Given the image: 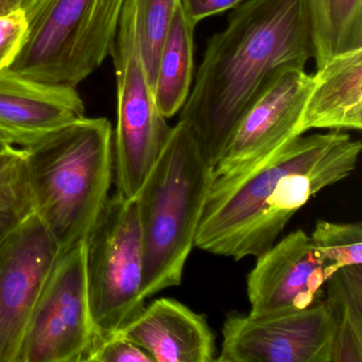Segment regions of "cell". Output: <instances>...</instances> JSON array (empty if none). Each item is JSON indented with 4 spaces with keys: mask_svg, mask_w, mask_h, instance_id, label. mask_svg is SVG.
<instances>
[{
    "mask_svg": "<svg viewBox=\"0 0 362 362\" xmlns=\"http://www.w3.org/2000/svg\"><path fill=\"white\" fill-rule=\"evenodd\" d=\"M362 144L332 130L298 135L245 168L214 179L194 247L240 260L270 249L311 197L349 177Z\"/></svg>",
    "mask_w": 362,
    "mask_h": 362,
    "instance_id": "1",
    "label": "cell"
},
{
    "mask_svg": "<svg viewBox=\"0 0 362 362\" xmlns=\"http://www.w3.org/2000/svg\"><path fill=\"white\" fill-rule=\"evenodd\" d=\"M313 57L303 0H245L207 42L180 120L215 168L237 124L281 71Z\"/></svg>",
    "mask_w": 362,
    "mask_h": 362,
    "instance_id": "2",
    "label": "cell"
},
{
    "mask_svg": "<svg viewBox=\"0 0 362 362\" xmlns=\"http://www.w3.org/2000/svg\"><path fill=\"white\" fill-rule=\"evenodd\" d=\"M113 137L107 118L83 117L22 148L35 214L61 252L86 240L109 199Z\"/></svg>",
    "mask_w": 362,
    "mask_h": 362,
    "instance_id": "3",
    "label": "cell"
},
{
    "mask_svg": "<svg viewBox=\"0 0 362 362\" xmlns=\"http://www.w3.org/2000/svg\"><path fill=\"white\" fill-rule=\"evenodd\" d=\"M214 179V168L205 160L196 135L179 120L135 196L146 300L181 285Z\"/></svg>",
    "mask_w": 362,
    "mask_h": 362,
    "instance_id": "4",
    "label": "cell"
},
{
    "mask_svg": "<svg viewBox=\"0 0 362 362\" xmlns=\"http://www.w3.org/2000/svg\"><path fill=\"white\" fill-rule=\"evenodd\" d=\"M127 0H26L27 30L8 69L76 88L111 56Z\"/></svg>",
    "mask_w": 362,
    "mask_h": 362,
    "instance_id": "5",
    "label": "cell"
},
{
    "mask_svg": "<svg viewBox=\"0 0 362 362\" xmlns=\"http://www.w3.org/2000/svg\"><path fill=\"white\" fill-rule=\"evenodd\" d=\"M86 275L97 340L117 334L145 308L135 198L116 192L107 199L86 239Z\"/></svg>",
    "mask_w": 362,
    "mask_h": 362,
    "instance_id": "6",
    "label": "cell"
},
{
    "mask_svg": "<svg viewBox=\"0 0 362 362\" xmlns=\"http://www.w3.org/2000/svg\"><path fill=\"white\" fill-rule=\"evenodd\" d=\"M110 57L117 84L114 177L117 192L133 199L162 153L171 131L156 105L144 65L137 0H127Z\"/></svg>",
    "mask_w": 362,
    "mask_h": 362,
    "instance_id": "7",
    "label": "cell"
},
{
    "mask_svg": "<svg viewBox=\"0 0 362 362\" xmlns=\"http://www.w3.org/2000/svg\"><path fill=\"white\" fill-rule=\"evenodd\" d=\"M96 340L84 240L57 258L27 326L18 362L86 361Z\"/></svg>",
    "mask_w": 362,
    "mask_h": 362,
    "instance_id": "8",
    "label": "cell"
},
{
    "mask_svg": "<svg viewBox=\"0 0 362 362\" xmlns=\"http://www.w3.org/2000/svg\"><path fill=\"white\" fill-rule=\"evenodd\" d=\"M334 324L323 300L253 317L233 311L222 327L219 362H330Z\"/></svg>",
    "mask_w": 362,
    "mask_h": 362,
    "instance_id": "9",
    "label": "cell"
},
{
    "mask_svg": "<svg viewBox=\"0 0 362 362\" xmlns=\"http://www.w3.org/2000/svg\"><path fill=\"white\" fill-rule=\"evenodd\" d=\"M60 253L35 214L0 240V362H18L33 309Z\"/></svg>",
    "mask_w": 362,
    "mask_h": 362,
    "instance_id": "10",
    "label": "cell"
},
{
    "mask_svg": "<svg viewBox=\"0 0 362 362\" xmlns=\"http://www.w3.org/2000/svg\"><path fill=\"white\" fill-rule=\"evenodd\" d=\"M313 75L305 69L281 71L254 101L214 168L215 177L245 168L300 134Z\"/></svg>",
    "mask_w": 362,
    "mask_h": 362,
    "instance_id": "11",
    "label": "cell"
},
{
    "mask_svg": "<svg viewBox=\"0 0 362 362\" xmlns=\"http://www.w3.org/2000/svg\"><path fill=\"white\" fill-rule=\"evenodd\" d=\"M256 258L247 279L250 315L300 310L321 300L327 275L305 230L290 233Z\"/></svg>",
    "mask_w": 362,
    "mask_h": 362,
    "instance_id": "12",
    "label": "cell"
},
{
    "mask_svg": "<svg viewBox=\"0 0 362 362\" xmlns=\"http://www.w3.org/2000/svg\"><path fill=\"white\" fill-rule=\"evenodd\" d=\"M86 117L77 88L0 71V136L27 148L54 131Z\"/></svg>",
    "mask_w": 362,
    "mask_h": 362,
    "instance_id": "13",
    "label": "cell"
},
{
    "mask_svg": "<svg viewBox=\"0 0 362 362\" xmlns=\"http://www.w3.org/2000/svg\"><path fill=\"white\" fill-rule=\"evenodd\" d=\"M117 334L139 345L154 362L216 361V338L206 315L175 298L145 306Z\"/></svg>",
    "mask_w": 362,
    "mask_h": 362,
    "instance_id": "14",
    "label": "cell"
},
{
    "mask_svg": "<svg viewBox=\"0 0 362 362\" xmlns=\"http://www.w3.org/2000/svg\"><path fill=\"white\" fill-rule=\"evenodd\" d=\"M313 129L361 131L362 49L334 57L313 74L300 134Z\"/></svg>",
    "mask_w": 362,
    "mask_h": 362,
    "instance_id": "15",
    "label": "cell"
},
{
    "mask_svg": "<svg viewBox=\"0 0 362 362\" xmlns=\"http://www.w3.org/2000/svg\"><path fill=\"white\" fill-rule=\"evenodd\" d=\"M194 28L179 4L160 52L153 88L156 105L166 119L181 111L192 90Z\"/></svg>",
    "mask_w": 362,
    "mask_h": 362,
    "instance_id": "16",
    "label": "cell"
},
{
    "mask_svg": "<svg viewBox=\"0 0 362 362\" xmlns=\"http://www.w3.org/2000/svg\"><path fill=\"white\" fill-rule=\"evenodd\" d=\"M322 300L334 324L330 362H362V264L330 275Z\"/></svg>",
    "mask_w": 362,
    "mask_h": 362,
    "instance_id": "17",
    "label": "cell"
},
{
    "mask_svg": "<svg viewBox=\"0 0 362 362\" xmlns=\"http://www.w3.org/2000/svg\"><path fill=\"white\" fill-rule=\"evenodd\" d=\"M315 67L362 49V0H303Z\"/></svg>",
    "mask_w": 362,
    "mask_h": 362,
    "instance_id": "18",
    "label": "cell"
},
{
    "mask_svg": "<svg viewBox=\"0 0 362 362\" xmlns=\"http://www.w3.org/2000/svg\"><path fill=\"white\" fill-rule=\"evenodd\" d=\"M35 214L24 150L0 152V240Z\"/></svg>",
    "mask_w": 362,
    "mask_h": 362,
    "instance_id": "19",
    "label": "cell"
},
{
    "mask_svg": "<svg viewBox=\"0 0 362 362\" xmlns=\"http://www.w3.org/2000/svg\"><path fill=\"white\" fill-rule=\"evenodd\" d=\"M311 243L328 277L343 267L362 264V224L317 220Z\"/></svg>",
    "mask_w": 362,
    "mask_h": 362,
    "instance_id": "20",
    "label": "cell"
},
{
    "mask_svg": "<svg viewBox=\"0 0 362 362\" xmlns=\"http://www.w3.org/2000/svg\"><path fill=\"white\" fill-rule=\"evenodd\" d=\"M179 4L180 0H137L139 46L152 88L160 52Z\"/></svg>",
    "mask_w": 362,
    "mask_h": 362,
    "instance_id": "21",
    "label": "cell"
},
{
    "mask_svg": "<svg viewBox=\"0 0 362 362\" xmlns=\"http://www.w3.org/2000/svg\"><path fill=\"white\" fill-rule=\"evenodd\" d=\"M86 361L154 362V360L139 345L116 334L109 338L97 340Z\"/></svg>",
    "mask_w": 362,
    "mask_h": 362,
    "instance_id": "22",
    "label": "cell"
},
{
    "mask_svg": "<svg viewBox=\"0 0 362 362\" xmlns=\"http://www.w3.org/2000/svg\"><path fill=\"white\" fill-rule=\"evenodd\" d=\"M27 30V20L22 10L0 16V71L16 60Z\"/></svg>",
    "mask_w": 362,
    "mask_h": 362,
    "instance_id": "23",
    "label": "cell"
},
{
    "mask_svg": "<svg viewBox=\"0 0 362 362\" xmlns=\"http://www.w3.org/2000/svg\"><path fill=\"white\" fill-rule=\"evenodd\" d=\"M245 0H180L182 10L194 27L205 18L233 10Z\"/></svg>",
    "mask_w": 362,
    "mask_h": 362,
    "instance_id": "24",
    "label": "cell"
},
{
    "mask_svg": "<svg viewBox=\"0 0 362 362\" xmlns=\"http://www.w3.org/2000/svg\"><path fill=\"white\" fill-rule=\"evenodd\" d=\"M26 0H0V16L22 10Z\"/></svg>",
    "mask_w": 362,
    "mask_h": 362,
    "instance_id": "25",
    "label": "cell"
},
{
    "mask_svg": "<svg viewBox=\"0 0 362 362\" xmlns=\"http://www.w3.org/2000/svg\"><path fill=\"white\" fill-rule=\"evenodd\" d=\"M13 147H16V146H12L3 136H0V152L7 151V150L11 149Z\"/></svg>",
    "mask_w": 362,
    "mask_h": 362,
    "instance_id": "26",
    "label": "cell"
}]
</instances>
